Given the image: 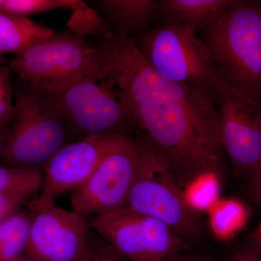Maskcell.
Wrapping results in <instances>:
<instances>
[{
	"label": "cell",
	"mask_w": 261,
	"mask_h": 261,
	"mask_svg": "<svg viewBox=\"0 0 261 261\" xmlns=\"http://www.w3.org/2000/svg\"><path fill=\"white\" fill-rule=\"evenodd\" d=\"M42 184L41 170L0 164V194L15 192L32 196L42 188Z\"/></svg>",
	"instance_id": "d6986e66"
},
{
	"label": "cell",
	"mask_w": 261,
	"mask_h": 261,
	"mask_svg": "<svg viewBox=\"0 0 261 261\" xmlns=\"http://www.w3.org/2000/svg\"><path fill=\"white\" fill-rule=\"evenodd\" d=\"M75 0H3L1 12L27 16L60 9L69 8Z\"/></svg>",
	"instance_id": "44dd1931"
},
{
	"label": "cell",
	"mask_w": 261,
	"mask_h": 261,
	"mask_svg": "<svg viewBox=\"0 0 261 261\" xmlns=\"http://www.w3.org/2000/svg\"><path fill=\"white\" fill-rule=\"evenodd\" d=\"M88 226L128 261H163L190 247L163 221L123 207L92 216Z\"/></svg>",
	"instance_id": "52a82bcc"
},
{
	"label": "cell",
	"mask_w": 261,
	"mask_h": 261,
	"mask_svg": "<svg viewBox=\"0 0 261 261\" xmlns=\"http://www.w3.org/2000/svg\"><path fill=\"white\" fill-rule=\"evenodd\" d=\"M137 141L140 167L123 207L163 221L187 243L200 232L199 211L189 203L181 184L149 139Z\"/></svg>",
	"instance_id": "277c9868"
},
{
	"label": "cell",
	"mask_w": 261,
	"mask_h": 261,
	"mask_svg": "<svg viewBox=\"0 0 261 261\" xmlns=\"http://www.w3.org/2000/svg\"><path fill=\"white\" fill-rule=\"evenodd\" d=\"M67 126L84 138L123 132L133 117L121 98L98 75L71 84L49 96Z\"/></svg>",
	"instance_id": "9c48e42d"
},
{
	"label": "cell",
	"mask_w": 261,
	"mask_h": 261,
	"mask_svg": "<svg viewBox=\"0 0 261 261\" xmlns=\"http://www.w3.org/2000/svg\"><path fill=\"white\" fill-rule=\"evenodd\" d=\"M3 261H33L32 259L29 258L25 254L20 255V256L15 257L14 258L9 259V260H3Z\"/></svg>",
	"instance_id": "f1b7e54d"
},
{
	"label": "cell",
	"mask_w": 261,
	"mask_h": 261,
	"mask_svg": "<svg viewBox=\"0 0 261 261\" xmlns=\"http://www.w3.org/2000/svg\"><path fill=\"white\" fill-rule=\"evenodd\" d=\"M68 9L70 13L67 25L77 37L84 39L86 36L104 35L111 32L107 19L84 2L75 0Z\"/></svg>",
	"instance_id": "ac0fdd59"
},
{
	"label": "cell",
	"mask_w": 261,
	"mask_h": 261,
	"mask_svg": "<svg viewBox=\"0 0 261 261\" xmlns=\"http://www.w3.org/2000/svg\"><path fill=\"white\" fill-rule=\"evenodd\" d=\"M33 216L16 212L0 223V261L25 253Z\"/></svg>",
	"instance_id": "e0dca14e"
},
{
	"label": "cell",
	"mask_w": 261,
	"mask_h": 261,
	"mask_svg": "<svg viewBox=\"0 0 261 261\" xmlns=\"http://www.w3.org/2000/svg\"><path fill=\"white\" fill-rule=\"evenodd\" d=\"M244 191L252 203L261 207V159L247 176Z\"/></svg>",
	"instance_id": "484cf974"
},
{
	"label": "cell",
	"mask_w": 261,
	"mask_h": 261,
	"mask_svg": "<svg viewBox=\"0 0 261 261\" xmlns=\"http://www.w3.org/2000/svg\"><path fill=\"white\" fill-rule=\"evenodd\" d=\"M163 261H217L212 257L207 255H197V254L189 253L188 252H181L173 255ZM223 261H224L223 260Z\"/></svg>",
	"instance_id": "4316f807"
},
{
	"label": "cell",
	"mask_w": 261,
	"mask_h": 261,
	"mask_svg": "<svg viewBox=\"0 0 261 261\" xmlns=\"http://www.w3.org/2000/svg\"><path fill=\"white\" fill-rule=\"evenodd\" d=\"M8 66L12 73L48 96L56 95L83 79L98 75L94 47L83 38L67 33L56 32L15 55Z\"/></svg>",
	"instance_id": "5b68a950"
},
{
	"label": "cell",
	"mask_w": 261,
	"mask_h": 261,
	"mask_svg": "<svg viewBox=\"0 0 261 261\" xmlns=\"http://www.w3.org/2000/svg\"><path fill=\"white\" fill-rule=\"evenodd\" d=\"M123 134L92 136L62 147L43 168L42 191L31 202L32 212L53 205L62 193L82 187Z\"/></svg>",
	"instance_id": "8fae6325"
},
{
	"label": "cell",
	"mask_w": 261,
	"mask_h": 261,
	"mask_svg": "<svg viewBox=\"0 0 261 261\" xmlns=\"http://www.w3.org/2000/svg\"><path fill=\"white\" fill-rule=\"evenodd\" d=\"M2 5H3V0H0V12L2 10Z\"/></svg>",
	"instance_id": "f546056e"
},
{
	"label": "cell",
	"mask_w": 261,
	"mask_h": 261,
	"mask_svg": "<svg viewBox=\"0 0 261 261\" xmlns=\"http://www.w3.org/2000/svg\"><path fill=\"white\" fill-rule=\"evenodd\" d=\"M233 0H161L157 15L164 22L188 25L201 32L214 23Z\"/></svg>",
	"instance_id": "4fadbf2b"
},
{
	"label": "cell",
	"mask_w": 261,
	"mask_h": 261,
	"mask_svg": "<svg viewBox=\"0 0 261 261\" xmlns=\"http://www.w3.org/2000/svg\"><path fill=\"white\" fill-rule=\"evenodd\" d=\"M76 261H128L89 226L85 247Z\"/></svg>",
	"instance_id": "7402d4cb"
},
{
	"label": "cell",
	"mask_w": 261,
	"mask_h": 261,
	"mask_svg": "<svg viewBox=\"0 0 261 261\" xmlns=\"http://www.w3.org/2000/svg\"><path fill=\"white\" fill-rule=\"evenodd\" d=\"M248 240L261 246V221L255 229L254 230L253 232L250 234Z\"/></svg>",
	"instance_id": "83f0119b"
},
{
	"label": "cell",
	"mask_w": 261,
	"mask_h": 261,
	"mask_svg": "<svg viewBox=\"0 0 261 261\" xmlns=\"http://www.w3.org/2000/svg\"><path fill=\"white\" fill-rule=\"evenodd\" d=\"M255 244V243H254ZM255 245H256V244H255ZM257 246H258V248H259V252H260V257H261V246L260 245H257Z\"/></svg>",
	"instance_id": "4dcf8cb0"
},
{
	"label": "cell",
	"mask_w": 261,
	"mask_h": 261,
	"mask_svg": "<svg viewBox=\"0 0 261 261\" xmlns=\"http://www.w3.org/2000/svg\"><path fill=\"white\" fill-rule=\"evenodd\" d=\"M106 80L181 186L207 175H223L226 155L218 126L216 91L167 80L135 44L111 57Z\"/></svg>",
	"instance_id": "6da1fadb"
},
{
	"label": "cell",
	"mask_w": 261,
	"mask_h": 261,
	"mask_svg": "<svg viewBox=\"0 0 261 261\" xmlns=\"http://www.w3.org/2000/svg\"><path fill=\"white\" fill-rule=\"evenodd\" d=\"M0 142H1V136H0Z\"/></svg>",
	"instance_id": "d6a6232c"
},
{
	"label": "cell",
	"mask_w": 261,
	"mask_h": 261,
	"mask_svg": "<svg viewBox=\"0 0 261 261\" xmlns=\"http://www.w3.org/2000/svg\"><path fill=\"white\" fill-rule=\"evenodd\" d=\"M140 162L138 141L123 134L88 180L72 194V211L82 216H93L123 207Z\"/></svg>",
	"instance_id": "30bf717a"
},
{
	"label": "cell",
	"mask_w": 261,
	"mask_h": 261,
	"mask_svg": "<svg viewBox=\"0 0 261 261\" xmlns=\"http://www.w3.org/2000/svg\"><path fill=\"white\" fill-rule=\"evenodd\" d=\"M32 196L21 192H4L0 194V223L18 212L19 207Z\"/></svg>",
	"instance_id": "cb8c5ba5"
},
{
	"label": "cell",
	"mask_w": 261,
	"mask_h": 261,
	"mask_svg": "<svg viewBox=\"0 0 261 261\" xmlns=\"http://www.w3.org/2000/svg\"><path fill=\"white\" fill-rule=\"evenodd\" d=\"M216 93L223 148L233 173L246 178L261 159L260 101L222 76L216 84Z\"/></svg>",
	"instance_id": "ba28073f"
},
{
	"label": "cell",
	"mask_w": 261,
	"mask_h": 261,
	"mask_svg": "<svg viewBox=\"0 0 261 261\" xmlns=\"http://www.w3.org/2000/svg\"><path fill=\"white\" fill-rule=\"evenodd\" d=\"M197 32L188 25L163 22L136 44L149 64L167 80L216 91L221 75Z\"/></svg>",
	"instance_id": "8992f818"
},
{
	"label": "cell",
	"mask_w": 261,
	"mask_h": 261,
	"mask_svg": "<svg viewBox=\"0 0 261 261\" xmlns=\"http://www.w3.org/2000/svg\"><path fill=\"white\" fill-rule=\"evenodd\" d=\"M201 32L223 79L261 102V0H233Z\"/></svg>",
	"instance_id": "7a4b0ae2"
},
{
	"label": "cell",
	"mask_w": 261,
	"mask_h": 261,
	"mask_svg": "<svg viewBox=\"0 0 261 261\" xmlns=\"http://www.w3.org/2000/svg\"><path fill=\"white\" fill-rule=\"evenodd\" d=\"M67 132L51 98L29 85L15 95L13 116L0 142V164L40 170L66 145Z\"/></svg>",
	"instance_id": "3957f363"
},
{
	"label": "cell",
	"mask_w": 261,
	"mask_h": 261,
	"mask_svg": "<svg viewBox=\"0 0 261 261\" xmlns=\"http://www.w3.org/2000/svg\"><path fill=\"white\" fill-rule=\"evenodd\" d=\"M224 261H261L258 246L248 240L231 249Z\"/></svg>",
	"instance_id": "d4e9b609"
},
{
	"label": "cell",
	"mask_w": 261,
	"mask_h": 261,
	"mask_svg": "<svg viewBox=\"0 0 261 261\" xmlns=\"http://www.w3.org/2000/svg\"><path fill=\"white\" fill-rule=\"evenodd\" d=\"M218 177L214 175H207L195 180L185 187L187 200L195 210L211 209L218 202Z\"/></svg>",
	"instance_id": "ffe728a7"
},
{
	"label": "cell",
	"mask_w": 261,
	"mask_h": 261,
	"mask_svg": "<svg viewBox=\"0 0 261 261\" xmlns=\"http://www.w3.org/2000/svg\"><path fill=\"white\" fill-rule=\"evenodd\" d=\"M9 66L0 67V136L9 124L14 110L15 98L12 87Z\"/></svg>",
	"instance_id": "603a6c76"
},
{
	"label": "cell",
	"mask_w": 261,
	"mask_h": 261,
	"mask_svg": "<svg viewBox=\"0 0 261 261\" xmlns=\"http://www.w3.org/2000/svg\"><path fill=\"white\" fill-rule=\"evenodd\" d=\"M210 211L213 232L222 240H231L236 236L250 217L247 206L236 199L218 201Z\"/></svg>",
	"instance_id": "2e32d148"
},
{
	"label": "cell",
	"mask_w": 261,
	"mask_h": 261,
	"mask_svg": "<svg viewBox=\"0 0 261 261\" xmlns=\"http://www.w3.org/2000/svg\"><path fill=\"white\" fill-rule=\"evenodd\" d=\"M55 33L27 16L0 12V60H3L2 55L5 53L18 54L46 40Z\"/></svg>",
	"instance_id": "9a60e30c"
},
{
	"label": "cell",
	"mask_w": 261,
	"mask_h": 261,
	"mask_svg": "<svg viewBox=\"0 0 261 261\" xmlns=\"http://www.w3.org/2000/svg\"><path fill=\"white\" fill-rule=\"evenodd\" d=\"M33 213L24 254L33 261L78 260L89 229L83 216L55 204Z\"/></svg>",
	"instance_id": "7c38bea8"
},
{
	"label": "cell",
	"mask_w": 261,
	"mask_h": 261,
	"mask_svg": "<svg viewBox=\"0 0 261 261\" xmlns=\"http://www.w3.org/2000/svg\"><path fill=\"white\" fill-rule=\"evenodd\" d=\"M3 60H0V63H3Z\"/></svg>",
	"instance_id": "1f68e13d"
},
{
	"label": "cell",
	"mask_w": 261,
	"mask_h": 261,
	"mask_svg": "<svg viewBox=\"0 0 261 261\" xmlns=\"http://www.w3.org/2000/svg\"><path fill=\"white\" fill-rule=\"evenodd\" d=\"M97 5L116 32L126 37L143 31L157 15L156 0H102Z\"/></svg>",
	"instance_id": "5bb4252c"
}]
</instances>
